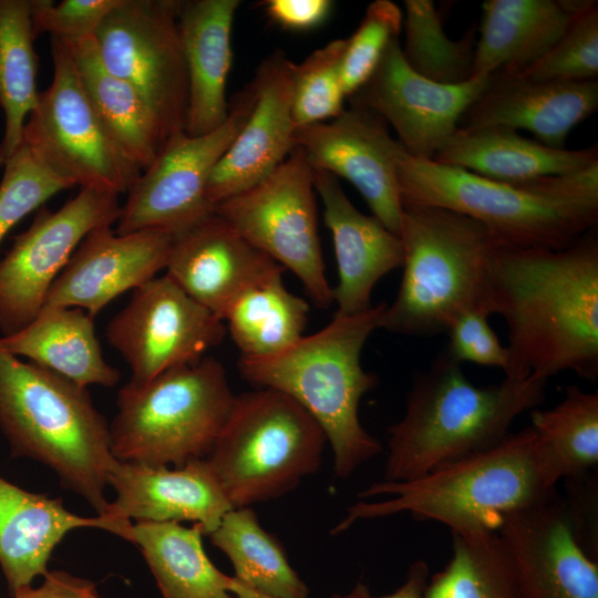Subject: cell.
<instances>
[{"label": "cell", "instance_id": "1", "mask_svg": "<svg viewBox=\"0 0 598 598\" xmlns=\"http://www.w3.org/2000/svg\"><path fill=\"white\" fill-rule=\"evenodd\" d=\"M491 315L508 329L506 378L571 371L598 377V239L590 229L563 249L495 244Z\"/></svg>", "mask_w": 598, "mask_h": 598}, {"label": "cell", "instance_id": "2", "mask_svg": "<svg viewBox=\"0 0 598 598\" xmlns=\"http://www.w3.org/2000/svg\"><path fill=\"white\" fill-rule=\"evenodd\" d=\"M556 486L529 425L509 433L487 450L415 480L372 483L358 495L360 498L379 495L389 498L351 505L331 533H343L359 520L401 513L419 520L442 523L451 533L497 530L505 514L548 499L556 493Z\"/></svg>", "mask_w": 598, "mask_h": 598}, {"label": "cell", "instance_id": "3", "mask_svg": "<svg viewBox=\"0 0 598 598\" xmlns=\"http://www.w3.org/2000/svg\"><path fill=\"white\" fill-rule=\"evenodd\" d=\"M444 351L414 381L400 421L388 429L382 481L406 482L502 442L545 398L547 381L504 378L476 385Z\"/></svg>", "mask_w": 598, "mask_h": 598}, {"label": "cell", "instance_id": "4", "mask_svg": "<svg viewBox=\"0 0 598 598\" xmlns=\"http://www.w3.org/2000/svg\"><path fill=\"white\" fill-rule=\"evenodd\" d=\"M386 303L353 316H338L323 329L303 336L285 351L262 359H239L245 380L290 396L322 429L333 454V472L350 477L382 452L359 419L362 396L378 384L363 369L361 354L381 327Z\"/></svg>", "mask_w": 598, "mask_h": 598}, {"label": "cell", "instance_id": "5", "mask_svg": "<svg viewBox=\"0 0 598 598\" xmlns=\"http://www.w3.org/2000/svg\"><path fill=\"white\" fill-rule=\"evenodd\" d=\"M0 430L11 456L44 464L97 515L106 512L116 458L109 423L86 388L0 347Z\"/></svg>", "mask_w": 598, "mask_h": 598}, {"label": "cell", "instance_id": "6", "mask_svg": "<svg viewBox=\"0 0 598 598\" xmlns=\"http://www.w3.org/2000/svg\"><path fill=\"white\" fill-rule=\"evenodd\" d=\"M403 275L380 329L406 336L446 333L463 313L491 316L495 241L480 221L435 206H404L400 234Z\"/></svg>", "mask_w": 598, "mask_h": 598}, {"label": "cell", "instance_id": "7", "mask_svg": "<svg viewBox=\"0 0 598 598\" xmlns=\"http://www.w3.org/2000/svg\"><path fill=\"white\" fill-rule=\"evenodd\" d=\"M223 364L203 358L143 385L126 383L109 424L117 461L183 466L206 458L235 404Z\"/></svg>", "mask_w": 598, "mask_h": 598}, {"label": "cell", "instance_id": "8", "mask_svg": "<svg viewBox=\"0 0 598 598\" xmlns=\"http://www.w3.org/2000/svg\"><path fill=\"white\" fill-rule=\"evenodd\" d=\"M395 165L403 207L435 206L464 214L484 225L498 245L563 249L598 220V202L540 195L518 184L414 158L403 146Z\"/></svg>", "mask_w": 598, "mask_h": 598}, {"label": "cell", "instance_id": "9", "mask_svg": "<svg viewBox=\"0 0 598 598\" xmlns=\"http://www.w3.org/2000/svg\"><path fill=\"white\" fill-rule=\"evenodd\" d=\"M326 442L295 400L260 388L236 395L206 461L231 506L250 507L285 495L318 471Z\"/></svg>", "mask_w": 598, "mask_h": 598}, {"label": "cell", "instance_id": "10", "mask_svg": "<svg viewBox=\"0 0 598 598\" xmlns=\"http://www.w3.org/2000/svg\"><path fill=\"white\" fill-rule=\"evenodd\" d=\"M246 241L302 282L318 308L332 302L320 247L313 169L295 147L267 177L214 207Z\"/></svg>", "mask_w": 598, "mask_h": 598}, {"label": "cell", "instance_id": "11", "mask_svg": "<svg viewBox=\"0 0 598 598\" xmlns=\"http://www.w3.org/2000/svg\"><path fill=\"white\" fill-rule=\"evenodd\" d=\"M53 79L27 117L23 143L74 186L127 193L141 175L87 99L66 43L52 38Z\"/></svg>", "mask_w": 598, "mask_h": 598}, {"label": "cell", "instance_id": "12", "mask_svg": "<svg viewBox=\"0 0 598 598\" xmlns=\"http://www.w3.org/2000/svg\"><path fill=\"white\" fill-rule=\"evenodd\" d=\"M178 6L179 0H121L94 34L105 68L140 92L166 141L185 132L188 104Z\"/></svg>", "mask_w": 598, "mask_h": 598}, {"label": "cell", "instance_id": "13", "mask_svg": "<svg viewBox=\"0 0 598 598\" xmlns=\"http://www.w3.org/2000/svg\"><path fill=\"white\" fill-rule=\"evenodd\" d=\"M255 102L249 82L234 95L228 117L215 131L199 136L183 132L168 138L127 192L115 233L163 229L175 236L210 215L214 210L205 196L209 176L247 122Z\"/></svg>", "mask_w": 598, "mask_h": 598}, {"label": "cell", "instance_id": "14", "mask_svg": "<svg viewBox=\"0 0 598 598\" xmlns=\"http://www.w3.org/2000/svg\"><path fill=\"white\" fill-rule=\"evenodd\" d=\"M121 213L117 195L81 188L56 212L44 205L0 260V337L14 334L42 309L48 291L93 229L112 226Z\"/></svg>", "mask_w": 598, "mask_h": 598}, {"label": "cell", "instance_id": "15", "mask_svg": "<svg viewBox=\"0 0 598 598\" xmlns=\"http://www.w3.org/2000/svg\"><path fill=\"white\" fill-rule=\"evenodd\" d=\"M225 332L219 317L165 275L133 290L105 336L131 368L130 382L143 385L172 368L198 362Z\"/></svg>", "mask_w": 598, "mask_h": 598}, {"label": "cell", "instance_id": "16", "mask_svg": "<svg viewBox=\"0 0 598 598\" xmlns=\"http://www.w3.org/2000/svg\"><path fill=\"white\" fill-rule=\"evenodd\" d=\"M487 80L472 78L457 85L427 80L409 66L395 39L371 76L347 99L350 106L369 110L391 125L406 154L433 159Z\"/></svg>", "mask_w": 598, "mask_h": 598}, {"label": "cell", "instance_id": "17", "mask_svg": "<svg viewBox=\"0 0 598 598\" xmlns=\"http://www.w3.org/2000/svg\"><path fill=\"white\" fill-rule=\"evenodd\" d=\"M293 142L313 171L351 183L372 216L399 236L403 205L395 158L402 145L380 116L350 106L333 120L296 128Z\"/></svg>", "mask_w": 598, "mask_h": 598}, {"label": "cell", "instance_id": "18", "mask_svg": "<svg viewBox=\"0 0 598 598\" xmlns=\"http://www.w3.org/2000/svg\"><path fill=\"white\" fill-rule=\"evenodd\" d=\"M497 532L525 598H598V563L577 539L557 492L505 514Z\"/></svg>", "mask_w": 598, "mask_h": 598}, {"label": "cell", "instance_id": "19", "mask_svg": "<svg viewBox=\"0 0 598 598\" xmlns=\"http://www.w3.org/2000/svg\"><path fill=\"white\" fill-rule=\"evenodd\" d=\"M173 235L145 229L118 235L112 226L91 230L51 285L42 308H80L94 318L128 289L165 269Z\"/></svg>", "mask_w": 598, "mask_h": 598}, {"label": "cell", "instance_id": "20", "mask_svg": "<svg viewBox=\"0 0 598 598\" xmlns=\"http://www.w3.org/2000/svg\"><path fill=\"white\" fill-rule=\"evenodd\" d=\"M293 66L281 50L258 65L251 80L254 110L207 183L205 196L213 210L220 202L267 177L295 148Z\"/></svg>", "mask_w": 598, "mask_h": 598}, {"label": "cell", "instance_id": "21", "mask_svg": "<svg viewBox=\"0 0 598 598\" xmlns=\"http://www.w3.org/2000/svg\"><path fill=\"white\" fill-rule=\"evenodd\" d=\"M109 485L116 497L102 515L130 535L136 523L194 522L204 535L213 533L231 504L206 458L174 467L117 461Z\"/></svg>", "mask_w": 598, "mask_h": 598}, {"label": "cell", "instance_id": "22", "mask_svg": "<svg viewBox=\"0 0 598 598\" xmlns=\"http://www.w3.org/2000/svg\"><path fill=\"white\" fill-rule=\"evenodd\" d=\"M598 109V81H539L497 71L465 110L458 127L505 126L565 148L571 130Z\"/></svg>", "mask_w": 598, "mask_h": 598}, {"label": "cell", "instance_id": "23", "mask_svg": "<svg viewBox=\"0 0 598 598\" xmlns=\"http://www.w3.org/2000/svg\"><path fill=\"white\" fill-rule=\"evenodd\" d=\"M281 267L214 212L173 236L166 275L223 320L247 288Z\"/></svg>", "mask_w": 598, "mask_h": 598}, {"label": "cell", "instance_id": "24", "mask_svg": "<svg viewBox=\"0 0 598 598\" xmlns=\"http://www.w3.org/2000/svg\"><path fill=\"white\" fill-rule=\"evenodd\" d=\"M313 186L323 205V220L331 233L338 266L339 280L332 288L334 315L364 312L372 307L377 282L402 267V240L374 216L357 209L334 175L313 171Z\"/></svg>", "mask_w": 598, "mask_h": 598}, {"label": "cell", "instance_id": "25", "mask_svg": "<svg viewBox=\"0 0 598 598\" xmlns=\"http://www.w3.org/2000/svg\"><path fill=\"white\" fill-rule=\"evenodd\" d=\"M82 527L123 535V528L105 515H76L60 498L28 492L0 476V566L11 595L43 577L56 545Z\"/></svg>", "mask_w": 598, "mask_h": 598}, {"label": "cell", "instance_id": "26", "mask_svg": "<svg viewBox=\"0 0 598 598\" xmlns=\"http://www.w3.org/2000/svg\"><path fill=\"white\" fill-rule=\"evenodd\" d=\"M239 4V0L179 1L178 28L188 76L185 133L190 136L213 132L228 117L226 84Z\"/></svg>", "mask_w": 598, "mask_h": 598}, {"label": "cell", "instance_id": "27", "mask_svg": "<svg viewBox=\"0 0 598 598\" xmlns=\"http://www.w3.org/2000/svg\"><path fill=\"white\" fill-rule=\"evenodd\" d=\"M432 161L492 181L520 184L585 168L598 161V148H554L505 126L457 127Z\"/></svg>", "mask_w": 598, "mask_h": 598}, {"label": "cell", "instance_id": "28", "mask_svg": "<svg viewBox=\"0 0 598 598\" xmlns=\"http://www.w3.org/2000/svg\"><path fill=\"white\" fill-rule=\"evenodd\" d=\"M571 18L565 0L484 1L472 78L522 73L553 48Z\"/></svg>", "mask_w": 598, "mask_h": 598}, {"label": "cell", "instance_id": "29", "mask_svg": "<svg viewBox=\"0 0 598 598\" xmlns=\"http://www.w3.org/2000/svg\"><path fill=\"white\" fill-rule=\"evenodd\" d=\"M93 319L80 308H42L23 329L0 337V347L81 386L112 388L121 373L103 358Z\"/></svg>", "mask_w": 598, "mask_h": 598}, {"label": "cell", "instance_id": "30", "mask_svg": "<svg viewBox=\"0 0 598 598\" xmlns=\"http://www.w3.org/2000/svg\"><path fill=\"white\" fill-rule=\"evenodd\" d=\"M63 41L102 124L122 154L143 172L166 142L154 112L133 85L105 68L94 37Z\"/></svg>", "mask_w": 598, "mask_h": 598}, {"label": "cell", "instance_id": "31", "mask_svg": "<svg viewBox=\"0 0 598 598\" xmlns=\"http://www.w3.org/2000/svg\"><path fill=\"white\" fill-rule=\"evenodd\" d=\"M194 524L134 523L128 542L141 550L162 598H234L228 577L207 556Z\"/></svg>", "mask_w": 598, "mask_h": 598}, {"label": "cell", "instance_id": "32", "mask_svg": "<svg viewBox=\"0 0 598 598\" xmlns=\"http://www.w3.org/2000/svg\"><path fill=\"white\" fill-rule=\"evenodd\" d=\"M282 271L279 267L243 291L223 317L243 359L276 355L305 336L309 305L287 289Z\"/></svg>", "mask_w": 598, "mask_h": 598}, {"label": "cell", "instance_id": "33", "mask_svg": "<svg viewBox=\"0 0 598 598\" xmlns=\"http://www.w3.org/2000/svg\"><path fill=\"white\" fill-rule=\"evenodd\" d=\"M209 537L230 560L233 577L245 586L270 598H308L306 582L250 507L231 508Z\"/></svg>", "mask_w": 598, "mask_h": 598}, {"label": "cell", "instance_id": "34", "mask_svg": "<svg viewBox=\"0 0 598 598\" xmlns=\"http://www.w3.org/2000/svg\"><path fill=\"white\" fill-rule=\"evenodd\" d=\"M451 534V559L429 577L423 598H525L513 557L496 529Z\"/></svg>", "mask_w": 598, "mask_h": 598}, {"label": "cell", "instance_id": "35", "mask_svg": "<svg viewBox=\"0 0 598 598\" xmlns=\"http://www.w3.org/2000/svg\"><path fill=\"white\" fill-rule=\"evenodd\" d=\"M34 39L30 0H0V167L22 145L24 123L38 103Z\"/></svg>", "mask_w": 598, "mask_h": 598}, {"label": "cell", "instance_id": "36", "mask_svg": "<svg viewBox=\"0 0 598 598\" xmlns=\"http://www.w3.org/2000/svg\"><path fill=\"white\" fill-rule=\"evenodd\" d=\"M530 426L551 478L580 477L598 463V392L570 385L547 410L534 409Z\"/></svg>", "mask_w": 598, "mask_h": 598}, {"label": "cell", "instance_id": "37", "mask_svg": "<svg viewBox=\"0 0 598 598\" xmlns=\"http://www.w3.org/2000/svg\"><path fill=\"white\" fill-rule=\"evenodd\" d=\"M402 54L409 66L433 82L457 85L472 79L476 24L458 40L447 37L431 0L404 1Z\"/></svg>", "mask_w": 598, "mask_h": 598}, {"label": "cell", "instance_id": "38", "mask_svg": "<svg viewBox=\"0 0 598 598\" xmlns=\"http://www.w3.org/2000/svg\"><path fill=\"white\" fill-rule=\"evenodd\" d=\"M346 39L315 50L293 66L292 120L296 128L338 117L347 99L341 81Z\"/></svg>", "mask_w": 598, "mask_h": 598}, {"label": "cell", "instance_id": "39", "mask_svg": "<svg viewBox=\"0 0 598 598\" xmlns=\"http://www.w3.org/2000/svg\"><path fill=\"white\" fill-rule=\"evenodd\" d=\"M0 182V244L10 229L55 194L74 185L50 167L28 145L4 163Z\"/></svg>", "mask_w": 598, "mask_h": 598}, {"label": "cell", "instance_id": "40", "mask_svg": "<svg viewBox=\"0 0 598 598\" xmlns=\"http://www.w3.org/2000/svg\"><path fill=\"white\" fill-rule=\"evenodd\" d=\"M539 81L584 82L598 76V4L588 0L575 12L553 48L519 73Z\"/></svg>", "mask_w": 598, "mask_h": 598}, {"label": "cell", "instance_id": "41", "mask_svg": "<svg viewBox=\"0 0 598 598\" xmlns=\"http://www.w3.org/2000/svg\"><path fill=\"white\" fill-rule=\"evenodd\" d=\"M403 13L390 0L369 4L360 24L350 38L341 62V81L346 96L353 94L373 73L388 45L399 39Z\"/></svg>", "mask_w": 598, "mask_h": 598}, {"label": "cell", "instance_id": "42", "mask_svg": "<svg viewBox=\"0 0 598 598\" xmlns=\"http://www.w3.org/2000/svg\"><path fill=\"white\" fill-rule=\"evenodd\" d=\"M121 0H30L34 37L48 32L61 40L94 37L105 17Z\"/></svg>", "mask_w": 598, "mask_h": 598}, {"label": "cell", "instance_id": "43", "mask_svg": "<svg viewBox=\"0 0 598 598\" xmlns=\"http://www.w3.org/2000/svg\"><path fill=\"white\" fill-rule=\"evenodd\" d=\"M484 311H468L461 315L447 329L446 353L457 363L496 367L505 371L508 350L503 346L488 322Z\"/></svg>", "mask_w": 598, "mask_h": 598}, {"label": "cell", "instance_id": "44", "mask_svg": "<svg viewBox=\"0 0 598 598\" xmlns=\"http://www.w3.org/2000/svg\"><path fill=\"white\" fill-rule=\"evenodd\" d=\"M266 14L280 28L289 31H308L320 25L330 14V0H268Z\"/></svg>", "mask_w": 598, "mask_h": 598}, {"label": "cell", "instance_id": "45", "mask_svg": "<svg viewBox=\"0 0 598 598\" xmlns=\"http://www.w3.org/2000/svg\"><path fill=\"white\" fill-rule=\"evenodd\" d=\"M12 598H101L95 584L64 570H49L39 587H23Z\"/></svg>", "mask_w": 598, "mask_h": 598}, {"label": "cell", "instance_id": "46", "mask_svg": "<svg viewBox=\"0 0 598 598\" xmlns=\"http://www.w3.org/2000/svg\"><path fill=\"white\" fill-rule=\"evenodd\" d=\"M430 577V569L424 560H415L409 566L404 581L394 591L374 596L363 582H358L346 595L333 594L332 598H423Z\"/></svg>", "mask_w": 598, "mask_h": 598}, {"label": "cell", "instance_id": "47", "mask_svg": "<svg viewBox=\"0 0 598 598\" xmlns=\"http://www.w3.org/2000/svg\"><path fill=\"white\" fill-rule=\"evenodd\" d=\"M227 587L234 598H270L245 586L233 576L228 577Z\"/></svg>", "mask_w": 598, "mask_h": 598}]
</instances>
